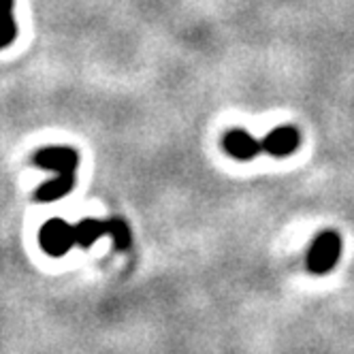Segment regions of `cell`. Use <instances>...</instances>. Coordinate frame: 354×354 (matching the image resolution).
I'll return each mask as SVG.
<instances>
[{"instance_id":"cell-6","label":"cell","mask_w":354,"mask_h":354,"mask_svg":"<svg viewBox=\"0 0 354 354\" xmlns=\"http://www.w3.org/2000/svg\"><path fill=\"white\" fill-rule=\"evenodd\" d=\"M73 188H75V177H58L56 175L52 182L43 184L35 192V198L39 203H54V201H60L62 196H66Z\"/></svg>"},{"instance_id":"cell-3","label":"cell","mask_w":354,"mask_h":354,"mask_svg":"<svg viewBox=\"0 0 354 354\" xmlns=\"http://www.w3.org/2000/svg\"><path fill=\"white\" fill-rule=\"evenodd\" d=\"M32 162L41 169L54 171L58 177H75L80 165V154L73 147L64 145H52V147H43L32 156Z\"/></svg>"},{"instance_id":"cell-9","label":"cell","mask_w":354,"mask_h":354,"mask_svg":"<svg viewBox=\"0 0 354 354\" xmlns=\"http://www.w3.org/2000/svg\"><path fill=\"white\" fill-rule=\"evenodd\" d=\"M107 235L113 239V245L115 250L124 252V250H129L131 248V226L126 224L122 218H109L107 220Z\"/></svg>"},{"instance_id":"cell-4","label":"cell","mask_w":354,"mask_h":354,"mask_svg":"<svg viewBox=\"0 0 354 354\" xmlns=\"http://www.w3.org/2000/svg\"><path fill=\"white\" fill-rule=\"evenodd\" d=\"M299 141H301V135L295 126H277V129H273L261 141V145H263V151H267V154L284 158V156H290L299 147Z\"/></svg>"},{"instance_id":"cell-1","label":"cell","mask_w":354,"mask_h":354,"mask_svg":"<svg viewBox=\"0 0 354 354\" xmlns=\"http://www.w3.org/2000/svg\"><path fill=\"white\" fill-rule=\"evenodd\" d=\"M342 257V237L335 231H322L310 252H308V269L316 275H324L328 271H333Z\"/></svg>"},{"instance_id":"cell-5","label":"cell","mask_w":354,"mask_h":354,"mask_svg":"<svg viewBox=\"0 0 354 354\" xmlns=\"http://www.w3.org/2000/svg\"><path fill=\"white\" fill-rule=\"evenodd\" d=\"M224 149L229 151V154L237 160H252L257 158L261 151H263V145L261 141H257L250 133L241 131V129H235V131H229L224 135Z\"/></svg>"},{"instance_id":"cell-8","label":"cell","mask_w":354,"mask_h":354,"mask_svg":"<svg viewBox=\"0 0 354 354\" xmlns=\"http://www.w3.org/2000/svg\"><path fill=\"white\" fill-rule=\"evenodd\" d=\"M17 37L13 19V0H0V49L9 47Z\"/></svg>"},{"instance_id":"cell-7","label":"cell","mask_w":354,"mask_h":354,"mask_svg":"<svg viewBox=\"0 0 354 354\" xmlns=\"http://www.w3.org/2000/svg\"><path fill=\"white\" fill-rule=\"evenodd\" d=\"M103 235H107V222L86 218L75 226V243L82 245V248H90Z\"/></svg>"},{"instance_id":"cell-2","label":"cell","mask_w":354,"mask_h":354,"mask_svg":"<svg viewBox=\"0 0 354 354\" xmlns=\"http://www.w3.org/2000/svg\"><path fill=\"white\" fill-rule=\"evenodd\" d=\"M39 243L49 257H64L75 245V226L66 220L52 218L47 220L39 231Z\"/></svg>"}]
</instances>
